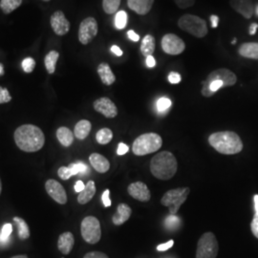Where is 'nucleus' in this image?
Instances as JSON below:
<instances>
[{"mask_svg": "<svg viewBox=\"0 0 258 258\" xmlns=\"http://www.w3.org/2000/svg\"><path fill=\"white\" fill-rule=\"evenodd\" d=\"M14 141L19 149L25 152H36L45 143L42 130L34 125H23L14 131Z\"/></svg>", "mask_w": 258, "mask_h": 258, "instance_id": "obj_1", "label": "nucleus"}, {"mask_svg": "<svg viewBox=\"0 0 258 258\" xmlns=\"http://www.w3.org/2000/svg\"><path fill=\"white\" fill-rule=\"evenodd\" d=\"M81 232L82 238L89 244H96L101 240V224L94 216H87L82 220Z\"/></svg>", "mask_w": 258, "mask_h": 258, "instance_id": "obj_8", "label": "nucleus"}, {"mask_svg": "<svg viewBox=\"0 0 258 258\" xmlns=\"http://www.w3.org/2000/svg\"><path fill=\"white\" fill-rule=\"evenodd\" d=\"M238 53L240 56L247 59H258V43L257 42L243 43L238 49Z\"/></svg>", "mask_w": 258, "mask_h": 258, "instance_id": "obj_22", "label": "nucleus"}, {"mask_svg": "<svg viewBox=\"0 0 258 258\" xmlns=\"http://www.w3.org/2000/svg\"><path fill=\"white\" fill-rule=\"evenodd\" d=\"M12 226L11 224H5L2 228L1 234H0V243L2 244H6L9 240V237L12 234Z\"/></svg>", "mask_w": 258, "mask_h": 258, "instance_id": "obj_34", "label": "nucleus"}, {"mask_svg": "<svg viewBox=\"0 0 258 258\" xmlns=\"http://www.w3.org/2000/svg\"><path fill=\"white\" fill-rule=\"evenodd\" d=\"M129 147L124 142H120L118 145V155H125L129 152Z\"/></svg>", "mask_w": 258, "mask_h": 258, "instance_id": "obj_45", "label": "nucleus"}, {"mask_svg": "<svg viewBox=\"0 0 258 258\" xmlns=\"http://www.w3.org/2000/svg\"><path fill=\"white\" fill-rule=\"evenodd\" d=\"M92 129V125L87 120L80 121L74 129V135L79 140H84L90 133Z\"/></svg>", "mask_w": 258, "mask_h": 258, "instance_id": "obj_23", "label": "nucleus"}, {"mask_svg": "<svg viewBox=\"0 0 258 258\" xmlns=\"http://www.w3.org/2000/svg\"><path fill=\"white\" fill-rule=\"evenodd\" d=\"M45 189L49 196L60 205H64L67 203V194L62 185H60L58 181L54 179L48 180L45 184Z\"/></svg>", "mask_w": 258, "mask_h": 258, "instance_id": "obj_12", "label": "nucleus"}, {"mask_svg": "<svg viewBox=\"0 0 258 258\" xmlns=\"http://www.w3.org/2000/svg\"><path fill=\"white\" fill-rule=\"evenodd\" d=\"M128 23V13L125 11H120L115 16V26L118 30H123Z\"/></svg>", "mask_w": 258, "mask_h": 258, "instance_id": "obj_32", "label": "nucleus"}, {"mask_svg": "<svg viewBox=\"0 0 258 258\" xmlns=\"http://www.w3.org/2000/svg\"><path fill=\"white\" fill-rule=\"evenodd\" d=\"M43 1H46V2H47V1H50V0H43Z\"/></svg>", "mask_w": 258, "mask_h": 258, "instance_id": "obj_57", "label": "nucleus"}, {"mask_svg": "<svg viewBox=\"0 0 258 258\" xmlns=\"http://www.w3.org/2000/svg\"><path fill=\"white\" fill-rule=\"evenodd\" d=\"M251 229H252V233L255 235L257 238H258V214H256L254 216V219L251 223Z\"/></svg>", "mask_w": 258, "mask_h": 258, "instance_id": "obj_40", "label": "nucleus"}, {"mask_svg": "<svg viewBox=\"0 0 258 258\" xmlns=\"http://www.w3.org/2000/svg\"><path fill=\"white\" fill-rule=\"evenodd\" d=\"M83 258H109L106 254L104 253H101V252H91V253H88L84 256Z\"/></svg>", "mask_w": 258, "mask_h": 258, "instance_id": "obj_42", "label": "nucleus"}, {"mask_svg": "<svg viewBox=\"0 0 258 258\" xmlns=\"http://www.w3.org/2000/svg\"><path fill=\"white\" fill-rule=\"evenodd\" d=\"M89 162L94 167L95 170L100 173H106L110 168V163L108 162V160L105 156L99 153L91 154L89 157Z\"/></svg>", "mask_w": 258, "mask_h": 258, "instance_id": "obj_18", "label": "nucleus"}, {"mask_svg": "<svg viewBox=\"0 0 258 258\" xmlns=\"http://www.w3.org/2000/svg\"><path fill=\"white\" fill-rule=\"evenodd\" d=\"M190 192L189 188H179L170 189L164 193L161 200L162 205L168 208L171 215H175L181 206L186 202Z\"/></svg>", "mask_w": 258, "mask_h": 258, "instance_id": "obj_6", "label": "nucleus"}, {"mask_svg": "<svg viewBox=\"0 0 258 258\" xmlns=\"http://www.w3.org/2000/svg\"><path fill=\"white\" fill-rule=\"evenodd\" d=\"M11 258H29L27 256H15V257H12Z\"/></svg>", "mask_w": 258, "mask_h": 258, "instance_id": "obj_55", "label": "nucleus"}, {"mask_svg": "<svg viewBox=\"0 0 258 258\" xmlns=\"http://www.w3.org/2000/svg\"><path fill=\"white\" fill-rule=\"evenodd\" d=\"M218 242L212 233H206L200 237L196 258H216L218 255Z\"/></svg>", "mask_w": 258, "mask_h": 258, "instance_id": "obj_7", "label": "nucleus"}, {"mask_svg": "<svg viewBox=\"0 0 258 258\" xmlns=\"http://www.w3.org/2000/svg\"><path fill=\"white\" fill-rule=\"evenodd\" d=\"M22 69L25 73H32L35 67V59L33 58H26L22 60L21 63Z\"/></svg>", "mask_w": 258, "mask_h": 258, "instance_id": "obj_35", "label": "nucleus"}, {"mask_svg": "<svg viewBox=\"0 0 258 258\" xmlns=\"http://www.w3.org/2000/svg\"><path fill=\"white\" fill-rule=\"evenodd\" d=\"M58 175L62 180H68L71 177L73 176L71 172L70 168L68 166H61L58 170Z\"/></svg>", "mask_w": 258, "mask_h": 258, "instance_id": "obj_38", "label": "nucleus"}, {"mask_svg": "<svg viewBox=\"0 0 258 258\" xmlns=\"http://www.w3.org/2000/svg\"><path fill=\"white\" fill-rule=\"evenodd\" d=\"M178 221H179V220H178V218L175 217L174 215H172V216L168 217V218L165 220V223L167 224L169 227H171V225H176Z\"/></svg>", "mask_w": 258, "mask_h": 258, "instance_id": "obj_50", "label": "nucleus"}, {"mask_svg": "<svg viewBox=\"0 0 258 258\" xmlns=\"http://www.w3.org/2000/svg\"><path fill=\"white\" fill-rule=\"evenodd\" d=\"M214 81H222L224 82V87H229L235 85L237 82V78L234 72H232L227 68H219L216 70L212 71L211 74L208 76L207 80L202 82L203 87L201 91H205L209 88L210 84Z\"/></svg>", "mask_w": 258, "mask_h": 258, "instance_id": "obj_9", "label": "nucleus"}, {"mask_svg": "<svg viewBox=\"0 0 258 258\" xmlns=\"http://www.w3.org/2000/svg\"><path fill=\"white\" fill-rule=\"evenodd\" d=\"M155 50V38L151 35H146L141 40V52L142 56L147 58L152 56Z\"/></svg>", "mask_w": 258, "mask_h": 258, "instance_id": "obj_26", "label": "nucleus"}, {"mask_svg": "<svg viewBox=\"0 0 258 258\" xmlns=\"http://www.w3.org/2000/svg\"><path fill=\"white\" fill-rule=\"evenodd\" d=\"M13 222L16 224L17 226V230H18V237L21 240H26L30 237V229L28 227L27 223L25 222V220L20 218V217H13Z\"/></svg>", "mask_w": 258, "mask_h": 258, "instance_id": "obj_28", "label": "nucleus"}, {"mask_svg": "<svg viewBox=\"0 0 258 258\" xmlns=\"http://www.w3.org/2000/svg\"><path fill=\"white\" fill-rule=\"evenodd\" d=\"M95 193H96L95 182L94 181H89L85 185L84 189L82 190V192H80V194L78 196V202L81 205H85L88 202H90L91 199L94 197Z\"/></svg>", "mask_w": 258, "mask_h": 258, "instance_id": "obj_24", "label": "nucleus"}, {"mask_svg": "<svg viewBox=\"0 0 258 258\" xmlns=\"http://www.w3.org/2000/svg\"><path fill=\"white\" fill-rule=\"evenodd\" d=\"M54 32L58 35H66L70 30V22L61 11L54 12L50 19Z\"/></svg>", "mask_w": 258, "mask_h": 258, "instance_id": "obj_14", "label": "nucleus"}, {"mask_svg": "<svg viewBox=\"0 0 258 258\" xmlns=\"http://www.w3.org/2000/svg\"><path fill=\"white\" fill-rule=\"evenodd\" d=\"M230 4L235 11L242 14L247 19L251 18L255 12L252 0H231Z\"/></svg>", "mask_w": 258, "mask_h": 258, "instance_id": "obj_16", "label": "nucleus"}, {"mask_svg": "<svg viewBox=\"0 0 258 258\" xmlns=\"http://www.w3.org/2000/svg\"><path fill=\"white\" fill-rule=\"evenodd\" d=\"M254 200H255V207H256V214H258V195H255V197H254Z\"/></svg>", "mask_w": 258, "mask_h": 258, "instance_id": "obj_53", "label": "nucleus"}, {"mask_svg": "<svg viewBox=\"0 0 258 258\" xmlns=\"http://www.w3.org/2000/svg\"><path fill=\"white\" fill-rule=\"evenodd\" d=\"M161 45L164 53L171 56L181 55L186 49L184 40L174 34L164 35L161 41Z\"/></svg>", "mask_w": 258, "mask_h": 258, "instance_id": "obj_10", "label": "nucleus"}, {"mask_svg": "<svg viewBox=\"0 0 258 258\" xmlns=\"http://www.w3.org/2000/svg\"><path fill=\"white\" fill-rule=\"evenodd\" d=\"M109 195H110V191H109V189H106V190H105V192L103 193V196H102L103 203H104V205H105V207H106V208L111 206V200H110Z\"/></svg>", "mask_w": 258, "mask_h": 258, "instance_id": "obj_43", "label": "nucleus"}, {"mask_svg": "<svg viewBox=\"0 0 258 258\" xmlns=\"http://www.w3.org/2000/svg\"><path fill=\"white\" fill-rule=\"evenodd\" d=\"M146 65L149 68H153L156 65V60H155L153 56H148L146 58Z\"/></svg>", "mask_w": 258, "mask_h": 258, "instance_id": "obj_47", "label": "nucleus"}, {"mask_svg": "<svg viewBox=\"0 0 258 258\" xmlns=\"http://www.w3.org/2000/svg\"><path fill=\"white\" fill-rule=\"evenodd\" d=\"M75 244V238L74 235L70 232L63 233L59 235L58 240V248L59 252L63 255H69L71 251L73 250V247Z\"/></svg>", "mask_w": 258, "mask_h": 258, "instance_id": "obj_19", "label": "nucleus"}, {"mask_svg": "<svg viewBox=\"0 0 258 258\" xmlns=\"http://www.w3.org/2000/svg\"><path fill=\"white\" fill-rule=\"evenodd\" d=\"M178 163L171 152L163 151L156 154L150 162V171L159 180L166 181L176 174Z\"/></svg>", "mask_w": 258, "mask_h": 258, "instance_id": "obj_3", "label": "nucleus"}, {"mask_svg": "<svg viewBox=\"0 0 258 258\" xmlns=\"http://www.w3.org/2000/svg\"><path fill=\"white\" fill-rule=\"evenodd\" d=\"M178 26L181 30L198 38L206 36L209 33L207 21L197 15L190 13L181 16L178 20Z\"/></svg>", "mask_w": 258, "mask_h": 258, "instance_id": "obj_5", "label": "nucleus"}, {"mask_svg": "<svg viewBox=\"0 0 258 258\" xmlns=\"http://www.w3.org/2000/svg\"><path fill=\"white\" fill-rule=\"evenodd\" d=\"M85 188V185L83 184V182L82 181H78L77 183H76V185H75V190L77 191V192H82V190L84 189Z\"/></svg>", "mask_w": 258, "mask_h": 258, "instance_id": "obj_51", "label": "nucleus"}, {"mask_svg": "<svg viewBox=\"0 0 258 258\" xmlns=\"http://www.w3.org/2000/svg\"><path fill=\"white\" fill-rule=\"evenodd\" d=\"M211 27L212 28H217L218 22H219V17L215 14L211 15Z\"/></svg>", "mask_w": 258, "mask_h": 258, "instance_id": "obj_48", "label": "nucleus"}, {"mask_svg": "<svg viewBox=\"0 0 258 258\" xmlns=\"http://www.w3.org/2000/svg\"><path fill=\"white\" fill-rule=\"evenodd\" d=\"M209 142L216 151L224 155H235L243 149L242 140L233 131L215 132L209 137Z\"/></svg>", "mask_w": 258, "mask_h": 258, "instance_id": "obj_2", "label": "nucleus"}, {"mask_svg": "<svg viewBox=\"0 0 258 258\" xmlns=\"http://www.w3.org/2000/svg\"><path fill=\"white\" fill-rule=\"evenodd\" d=\"M173 245H174V241H173V240H169L168 242H166V243H164V244H161V245H159V246L157 247V251H159V252H164V251H167L168 249L172 248Z\"/></svg>", "mask_w": 258, "mask_h": 258, "instance_id": "obj_44", "label": "nucleus"}, {"mask_svg": "<svg viewBox=\"0 0 258 258\" xmlns=\"http://www.w3.org/2000/svg\"><path fill=\"white\" fill-rule=\"evenodd\" d=\"M131 213H132V210L129 205L124 204V203L120 204L118 206L117 212L114 214V216L112 218V221L114 225L121 226L129 220L131 216Z\"/></svg>", "mask_w": 258, "mask_h": 258, "instance_id": "obj_20", "label": "nucleus"}, {"mask_svg": "<svg viewBox=\"0 0 258 258\" xmlns=\"http://www.w3.org/2000/svg\"><path fill=\"white\" fill-rule=\"evenodd\" d=\"M174 2L180 9H188L195 4V0H174Z\"/></svg>", "mask_w": 258, "mask_h": 258, "instance_id": "obj_39", "label": "nucleus"}, {"mask_svg": "<svg viewBox=\"0 0 258 258\" xmlns=\"http://www.w3.org/2000/svg\"><path fill=\"white\" fill-rule=\"evenodd\" d=\"M1 190H2V185H1V179H0V194H1Z\"/></svg>", "mask_w": 258, "mask_h": 258, "instance_id": "obj_56", "label": "nucleus"}, {"mask_svg": "<svg viewBox=\"0 0 258 258\" xmlns=\"http://www.w3.org/2000/svg\"><path fill=\"white\" fill-rule=\"evenodd\" d=\"M258 28V24L253 23L250 27V35H255L257 33V29Z\"/></svg>", "mask_w": 258, "mask_h": 258, "instance_id": "obj_52", "label": "nucleus"}, {"mask_svg": "<svg viewBox=\"0 0 258 258\" xmlns=\"http://www.w3.org/2000/svg\"><path fill=\"white\" fill-rule=\"evenodd\" d=\"M93 106L97 112L103 114L105 117L108 119H113L118 115L117 106L110 99L106 97L96 100Z\"/></svg>", "mask_w": 258, "mask_h": 258, "instance_id": "obj_13", "label": "nucleus"}, {"mask_svg": "<svg viewBox=\"0 0 258 258\" xmlns=\"http://www.w3.org/2000/svg\"><path fill=\"white\" fill-rule=\"evenodd\" d=\"M74 137H75L74 133L67 128L62 127V128H59L57 130V138H58L59 142L65 147L70 146L71 144L73 143Z\"/></svg>", "mask_w": 258, "mask_h": 258, "instance_id": "obj_25", "label": "nucleus"}, {"mask_svg": "<svg viewBox=\"0 0 258 258\" xmlns=\"http://www.w3.org/2000/svg\"><path fill=\"white\" fill-rule=\"evenodd\" d=\"M128 35H129V39H131L132 41H139L140 40V35H137L133 30H129L128 32Z\"/></svg>", "mask_w": 258, "mask_h": 258, "instance_id": "obj_46", "label": "nucleus"}, {"mask_svg": "<svg viewBox=\"0 0 258 258\" xmlns=\"http://www.w3.org/2000/svg\"><path fill=\"white\" fill-rule=\"evenodd\" d=\"M12 101V97L9 93L7 88H3L0 86V105L7 104Z\"/></svg>", "mask_w": 258, "mask_h": 258, "instance_id": "obj_37", "label": "nucleus"}, {"mask_svg": "<svg viewBox=\"0 0 258 258\" xmlns=\"http://www.w3.org/2000/svg\"><path fill=\"white\" fill-rule=\"evenodd\" d=\"M111 52H112L113 54H115L117 57H122V56H123V51H122V49L120 47H118L117 45H113V46L111 47Z\"/></svg>", "mask_w": 258, "mask_h": 258, "instance_id": "obj_49", "label": "nucleus"}, {"mask_svg": "<svg viewBox=\"0 0 258 258\" xmlns=\"http://www.w3.org/2000/svg\"><path fill=\"white\" fill-rule=\"evenodd\" d=\"M163 144L162 137L156 133H145L139 136L132 145L133 153L137 156H144L158 151Z\"/></svg>", "mask_w": 258, "mask_h": 258, "instance_id": "obj_4", "label": "nucleus"}, {"mask_svg": "<svg viewBox=\"0 0 258 258\" xmlns=\"http://www.w3.org/2000/svg\"><path fill=\"white\" fill-rule=\"evenodd\" d=\"M129 195L134 199L141 202H148L151 198V193L147 186L142 182H135L129 186L128 188Z\"/></svg>", "mask_w": 258, "mask_h": 258, "instance_id": "obj_15", "label": "nucleus"}, {"mask_svg": "<svg viewBox=\"0 0 258 258\" xmlns=\"http://www.w3.org/2000/svg\"><path fill=\"white\" fill-rule=\"evenodd\" d=\"M113 139V132L111 129H103L99 130L96 134V140L100 144H107Z\"/></svg>", "mask_w": 258, "mask_h": 258, "instance_id": "obj_30", "label": "nucleus"}, {"mask_svg": "<svg viewBox=\"0 0 258 258\" xmlns=\"http://www.w3.org/2000/svg\"><path fill=\"white\" fill-rule=\"evenodd\" d=\"M182 78L180 76V74H178L176 72H170L168 75V81L172 84H177L181 82Z\"/></svg>", "mask_w": 258, "mask_h": 258, "instance_id": "obj_41", "label": "nucleus"}, {"mask_svg": "<svg viewBox=\"0 0 258 258\" xmlns=\"http://www.w3.org/2000/svg\"></svg>", "mask_w": 258, "mask_h": 258, "instance_id": "obj_58", "label": "nucleus"}, {"mask_svg": "<svg viewBox=\"0 0 258 258\" xmlns=\"http://www.w3.org/2000/svg\"><path fill=\"white\" fill-rule=\"evenodd\" d=\"M59 58V52L57 51H51L47 54V56L44 59L45 68L49 74H54L56 71V65Z\"/></svg>", "mask_w": 258, "mask_h": 258, "instance_id": "obj_27", "label": "nucleus"}, {"mask_svg": "<svg viewBox=\"0 0 258 258\" xmlns=\"http://www.w3.org/2000/svg\"><path fill=\"white\" fill-rule=\"evenodd\" d=\"M98 74L101 78V81L106 85H112L116 82V77L114 73L111 70L108 63L103 62L98 66Z\"/></svg>", "mask_w": 258, "mask_h": 258, "instance_id": "obj_21", "label": "nucleus"}, {"mask_svg": "<svg viewBox=\"0 0 258 258\" xmlns=\"http://www.w3.org/2000/svg\"><path fill=\"white\" fill-rule=\"evenodd\" d=\"M98 22L94 17H87L83 19L79 29V40L83 45L90 43L98 34Z\"/></svg>", "mask_w": 258, "mask_h": 258, "instance_id": "obj_11", "label": "nucleus"}, {"mask_svg": "<svg viewBox=\"0 0 258 258\" xmlns=\"http://www.w3.org/2000/svg\"><path fill=\"white\" fill-rule=\"evenodd\" d=\"M153 4L154 0H128L129 9L140 15H144L150 12Z\"/></svg>", "mask_w": 258, "mask_h": 258, "instance_id": "obj_17", "label": "nucleus"}, {"mask_svg": "<svg viewBox=\"0 0 258 258\" xmlns=\"http://www.w3.org/2000/svg\"><path fill=\"white\" fill-rule=\"evenodd\" d=\"M121 5V0H103L104 11L108 14L116 13Z\"/></svg>", "mask_w": 258, "mask_h": 258, "instance_id": "obj_31", "label": "nucleus"}, {"mask_svg": "<svg viewBox=\"0 0 258 258\" xmlns=\"http://www.w3.org/2000/svg\"><path fill=\"white\" fill-rule=\"evenodd\" d=\"M170 106H171V101L167 98H161L157 102V108L160 112L167 110L170 107Z\"/></svg>", "mask_w": 258, "mask_h": 258, "instance_id": "obj_36", "label": "nucleus"}, {"mask_svg": "<svg viewBox=\"0 0 258 258\" xmlns=\"http://www.w3.org/2000/svg\"><path fill=\"white\" fill-rule=\"evenodd\" d=\"M22 4V0H1L0 9L5 14H9L16 10Z\"/></svg>", "mask_w": 258, "mask_h": 258, "instance_id": "obj_29", "label": "nucleus"}, {"mask_svg": "<svg viewBox=\"0 0 258 258\" xmlns=\"http://www.w3.org/2000/svg\"><path fill=\"white\" fill-rule=\"evenodd\" d=\"M4 75V66L2 63H0V77Z\"/></svg>", "mask_w": 258, "mask_h": 258, "instance_id": "obj_54", "label": "nucleus"}, {"mask_svg": "<svg viewBox=\"0 0 258 258\" xmlns=\"http://www.w3.org/2000/svg\"><path fill=\"white\" fill-rule=\"evenodd\" d=\"M71 172L74 175H78V174H85L88 171V166L83 163H76V164H71L69 166Z\"/></svg>", "mask_w": 258, "mask_h": 258, "instance_id": "obj_33", "label": "nucleus"}]
</instances>
